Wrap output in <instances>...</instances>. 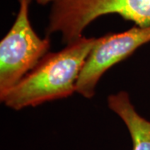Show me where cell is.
I'll return each instance as SVG.
<instances>
[{
    "instance_id": "cell-1",
    "label": "cell",
    "mask_w": 150,
    "mask_h": 150,
    "mask_svg": "<svg viewBox=\"0 0 150 150\" xmlns=\"http://www.w3.org/2000/svg\"><path fill=\"white\" fill-rule=\"evenodd\" d=\"M97 38L83 36L64 49L48 53L36 67L0 98L7 107L20 110L71 96Z\"/></svg>"
},
{
    "instance_id": "cell-2",
    "label": "cell",
    "mask_w": 150,
    "mask_h": 150,
    "mask_svg": "<svg viewBox=\"0 0 150 150\" xmlns=\"http://www.w3.org/2000/svg\"><path fill=\"white\" fill-rule=\"evenodd\" d=\"M118 14L139 27L150 26V0H55L46 32L59 33L65 44L82 38L89 24L100 17Z\"/></svg>"
},
{
    "instance_id": "cell-3",
    "label": "cell",
    "mask_w": 150,
    "mask_h": 150,
    "mask_svg": "<svg viewBox=\"0 0 150 150\" xmlns=\"http://www.w3.org/2000/svg\"><path fill=\"white\" fill-rule=\"evenodd\" d=\"M32 0H18V11L0 43V98L33 70L48 53L50 39L41 38L29 19Z\"/></svg>"
},
{
    "instance_id": "cell-4",
    "label": "cell",
    "mask_w": 150,
    "mask_h": 150,
    "mask_svg": "<svg viewBox=\"0 0 150 150\" xmlns=\"http://www.w3.org/2000/svg\"><path fill=\"white\" fill-rule=\"evenodd\" d=\"M149 42L150 26L135 25L124 32L97 38L77 81L76 92L86 98H92L98 81L108 69Z\"/></svg>"
},
{
    "instance_id": "cell-5",
    "label": "cell",
    "mask_w": 150,
    "mask_h": 150,
    "mask_svg": "<svg viewBox=\"0 0 150 150\" xmlns=\"http://www.w3.org/2000/svg\"><path fill=\"white\" fill-rule=\"evenodd\" d=\"M108 105L121 118L129 129L133 142V150H150V121L137 112L129 93L121 91L109 95Z\"/></svg>"
},
{
    "instance_id": "cell-6",
    "label": "cell",
    "mask_w": 150,
    "mask_h": 150,
    "mask_svg": "<svg viewBox=\"0 0 150 150\" xmlns=\"http://www.w3.org/2000/svg\"><path fill=\"white\" fill-rule=\"evenodd\" d=\"M35 1L37 2L38 4H40V5H47L49 3L53 4L55 0H35Z\"/></svg>"
}]
</instances>
